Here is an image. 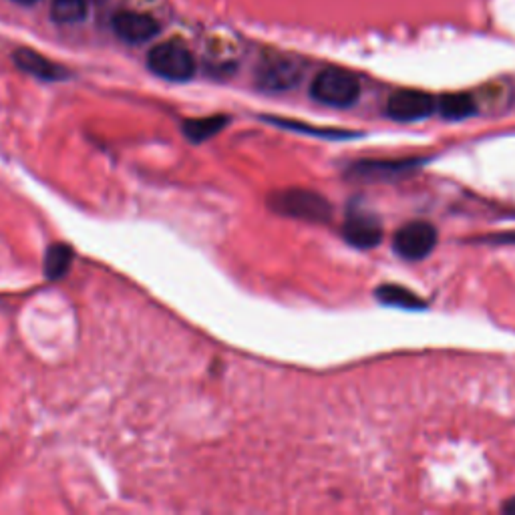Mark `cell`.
<instances>
[{"label":"cell","instance_id":"cell-9","mask_svg":"<svg viewBox=\"0 0 515 515\" xmlns=\"http://www.w3.org/2000/svg\"><path fill=\"white\" fill-rule=\"evenodd\" d=\"M111 29L121 41L129 45H141L155 39L161 31V25L153 17L139 11H117L111 17Z\"/></svg>","mask_w":515,"mask_h":515},{"label":"cell","instance_id":"cell-6","mask_svg":"<svg viewBox=\"0 0 515 515\" xmlns=\"http://www.w3.org/2000/svg\"><path fill=\"white\" fill-rule=\"evenodd\" d=\"M435 109V99L419 89H399L387 101V115L401 123L427 119L433 115Z\"/></svg>","mask_w":515,"mask_h":515},{"label":"cell","instance_id":"cell-16","mask_svg":"<svg viewBox=\"0 0 515 515\" xmlns=\"http://www.w3.org/2000/svg\"><path fill=\"white\" fill-rule=\"evenodd\" d=\"M270 123L290 129V131H298V133H308V135H316V137H324V139H353L357 137V133L351 131H340V129H326V127H312V125H304L298 121H288V119H274L268 117Z\"/></svg>","mask_w":515,"mask_h":515},{"label":"cell","instance_id":"cell-7","mask_svg":"<svg viewBox=\"0 0 515 515\" xmlns=\"http://www.w3.org/2000/svg\"><path fill=\"white\" fill-rule=\"evenodd\" d=\"M342 236L359 250H371L383 242V226L373 212L353 208L349 210L345 224H342Z\"/></svg>","mask_w":515,"mask_h":515},{"label":"cell","instance_id":"cell-4","mask_svg":"<svg viewBox=\"0 0 515 515\" xmlns=\"http://www.w3.org/2000/svg\"><path fill=\"white\" fill-rule=\"evenodd\" d=\"M304 77V65L288 55H272L262 59L256 69V85L268 93H284L294 89Z\"/></svg>","mask_w":515,"mask_h":515},{"label":"cell","instance_id":"cell-13","mask_svg":"<svg viewBox=\"0 0 515 515\" xmlns=\"http://www.w3.org/2000/svg\"><path fill=\"white\" fill-rule=\"evenodd\" d=\"M89 0H53L51 19L57 25H77L87 19Z\"/></svg>","mask_w":515,"mask_h":515},{"label":"cell","instance_id":"cell-3","mask_svg":"<svg viewBox=\"0 0 515 515\" xmlns=\"http://www.w3.org/2000/svg\"><path fill=\"white\" fill-rule=\"evenodd\" d=\"M270 208L282 216L314 224L328 222L332 216V206L324 196L302 188L276 192L270 200Z\"/></svg>","mask_w":515,"mask_h":515},{"label":"cell","instance_id":"cell-14","mask_svg":"<svg viewBox=\"0 0 515 515\" xmlns=\"http://www.w3.org/2000/svg\"><path fill=\"white\" fill-rule=\"evenodd\" d=\"M228 117L224 115H214V117H204V119H190L184 123V133L188 135L190 141L194 143H202L212 139L214 135H218L226 125H228Z\"/></svg>","mask_w":515,"mask_h":515},{"label":"cell","instance_id":"cell-12","mask_svg":"<svg viewBox=\"0 0 515 515\" xmlns=\"http://www.w3.org/2000/svg\"><path fill=\"white\" fill-rule=\"evenodd\" d=\"M437 109L445 119L459 121L477 113V101L469 93H447L437 101Z\"/></svg>","mask_w":515,"mask_h":515},{"label":"cell","instance_id":"cell-10","mask_svg":"<svg viewBox=\"0 0 515 515\" xmlns=\"http://www.w3.org/2000/svg\"><path fill=\"white\" fill-rule=\"evenodd\" d=\"M13 59L23 73L41 81H63L69 77V71L65 67L53 63L51 59L33 49H17Z\"/></svg>","mask_w":515,"mask_h":515},{"label":"cell","instance_id":"cell-15","mask_svg":"<svg viewBox=\"0 0 515 515\" xmlns=\"http://www.w3.org/2000/svg\"><path fill=\"white\" fill-rule=\"evenodd\" d=\"M73 264V250L67 244H53L45 254V276L49 280L63 278Z\"/></svg>","mask_w":515,"mask_h":515},{"label":"cell","instance_id":"cell-19","mask_svg":"<svg viewBox=\"0 0 515 515\" xmlns=\"http://www.w3.org/2000/svg\"><path fill=\"white\" fill-rule=\"evenodd\" d=\"M15 3H19V5H35V3H39V0H15Z\"/></svg>","mask_w":515,"mask_h":515},{"label":"cell","instance_id":"cell-11","mask_svg":"<svg viewBox=\"0 0 515 515\" xmlns=\"http://www.w3.org/2000/svg\"><path fill=\"white\" fill-rule=\"evenodd\" d=\"M375 296L385 306H395V308H405V310L427 308V302L421 296H417L413 290L399 286V284H381L377 288Z\"/></svg>","mask_w":515,"mask_h":515},{"label":"cell","instance_id":"cell-5","mask_svg":"<svg viewBox=\"0 0 515 515\" xmlns=\"http://www.w3.org/2000/svg\"><path fill=\"white\" fill-rule=\"evenodd\" d=\"M437 246V230L433 224L417 220L399 228L393 236V250L405 260H423Z\"/></svg>","mask_w":515,"mask_h":515},{"label":"cell","instance_id":"cell-8","mask_svg":"<svg viewBox=\"0 0 515 515\" xmlns=\"http://www.w3.org/2000/svg\"><path fill=\"white\" fill-rule=\"evenodd\" d=\"M423 163V159L413 157V159H367L353 163L349 169V176L353 180L361 182H387L401 178L409 171L417 169Z\"/></svg>","mask_w":515,"mask_h":515},{"label":"cell","instance_id":"cell-2","mask_svg":"<svg viewBox=\"0 0 515 515\" xmlns=\"http://www.w3.org/2000/svg\"><path fill=\"white\" fill-rule=\"evenodd\" d=\"M147 67L153 75L174 83L190 81L198 69L196 57L180 41H165L155 45L147 53Z\"/></svg>","mask_w":515,"mask_h":515},{"label":"cell","instance_id":"cell-1","mask_svg":"<svg viewBox=\"0 0 515 515\" xmlns=\"http://www.w3.org/2000/svg\"><path fill=\"white\" fill-rule=\"evenodd\" d=\"M310 97L322 105L345 109L359 101L361 81L355 73L338 67L322 69L310 83Z\"/></svg>","mask_w":515,"mask_h":515},{"label":"cell","instance_id":"cell-17","mask_svg":"<svg viewBox=\"0 0 515 515\" xmlns=\"http://www.w3.org/2000/svg\"><path fill=\"white\" fill-rule=\"evenodd\" d=\"M485 240H495L493 244H515V234H509V236L497 234V236H489V238H485Z\"/></svg>","mask_w":515,"mask_h":515},{"label":"cell","instance_id":"cell-18","mask_svg":"<svg viewBox=\"0 0 515 515\" xmlns=\"http://www.w3.org/2000/svg\"><path fill=\"white\" fill-rule=\"evenodd\" d=\"M503 511H505V513H515V497H511V499L503 505Z\"/></svg>","mask_w":515,"mask_h":515}]
</instances>
